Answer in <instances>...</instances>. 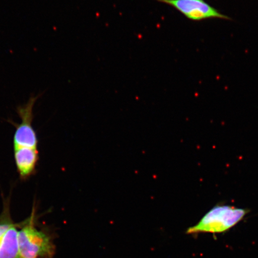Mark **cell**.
Instances as JSON below:
<instances>
[{
  "mask_svg": "<svg viewBox=\"0 0 258 258\" xmlns=\"http://www.w3.org/2000/svg\"><path fill=\"white\" fill-rule=\"evenodd\" d=\"M172 6L185 18L192 21L200 22L211 19L231 21L229 16L222 14L205 0H157Z\"/></svg>",
  "mask_w": 258,
  "mask_h": 258,
  "instance_id": "3957f363",
  "label": "cell"
},
{
  "mask_svg": "<svg viewBox=\"0 0 258 258\" xmlns=\"http://www.w3.org/2000/svg\"><path fill=\"white\" fill-rule=\"evenodd\" d=\"M14 156L16 166L21 179H27L34 175L39 159L37 149L14 147Z\"/></svg>",
  "mask_w": 258,
  "mask_h": 258,
  "instance_id": "5b68a950",
  "label": "cell"
},
{
  "mask_svg": "<svg viewBox=\"0 0 258 258\" xmlns=\"http://www.w3.org/2000/svg\"><path fill=\"white\" fill-rule=\"evenodd\" d=\"M14 225L9 224H0V238L4 235L10 228H11Z\"/></svg>",
  "mask_w": 258,
  "mask_h": 258,
  "instance_id": "52a82bcc",
  "label": "cell"
},
{
  "mask_svg": "<svg viewBox=\"0 0 258 258\" xmlns=\"http://www.w3.org/2000/svg\"><path fill=\"white\" fill-rule=\"evenodd\" d=\"M249 211L233 206L217 205L195 226L187 230V234L200 233L219 234L230 230L239 223Z\"/></svg>",
  "mask_w": 258,
  "mask_h": 258,
  "instance_id": "6da1fadb",
  "label": "cell"
},
{
  "mask_svg": "<svg viewBox=\"0 0 258 258\" xmlns=\"http://www.w3.org/2000/svg\"><path fill=\"white\" fill-rule=\"evenodd\" d=\"M20 257L19 250L18 232L12 226L0 238V258Z\"/></svg>",
  "mask_w": 258,
  "mask_h": 258,
  "instance_id": "8992f818",
  "label": "cell"
},
{
  "mask_svg": "<svg viewBox=\"0 0 258 258\" xmlns=\"http://www.w3.org/2000/svg\"><path fill=\"white\" fill-rule=\"evenodd\" d=\"M40 95L31 96L27 104L19 106L17 112L22 119L14 135V147H22L37 149L38 139L32 125L33 120V108Z\"/></svg>",
  "mask_w": 258,
  "mask_h": 258,
  "instance_id": "277c9868",
  "label": "cell"
},
{
  "mask_svg": "<svg viewBox=\"0 0 258 258\" xmlns=\"http://www.w3.org/2000/svg\"><path fill=\"white\" fill-rule=\"evenodd\" d=\"M18 243L21 258H51L54 253L50 238L32 225L18 232Z\"/></svg>",
  "mask_w": 258,
  "mask_h": 258,
  "instance_id": "7a4b0ae2",
  "label": "cell"
}]
</instances>
